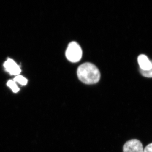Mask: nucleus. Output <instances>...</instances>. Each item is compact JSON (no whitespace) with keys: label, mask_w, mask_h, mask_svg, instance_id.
Instances as JSON below:
<instances>
[{"label":"nucleus","mask_w":152,"mask_h":152,"mask_svg":"<svg viewBox=\"0 0 152 152\" xmlns=\"http://www.w3.org/2000/svg\"><path fill=\"white\" fill-rule=\"evenodd\" d=\"M138 62L141 69L148 70L151 69V61H150L148 58L145 55L142 54L139 56L138 58Z\"/></svg>","instance_id":"obj_5"},{"label":"nucleus","mask_w":152,"mask_h":152,"mask_svg":"<svg viewBox=\"0 0 152 152\" xmlns=\"http://www.w3.org/2000/svg\"><path fill=\"white\" fill-rule=\"evenodd\" d=\"M123 152H144L142 144L137 139H132L125 143Z\"/></svg>","instance_id":"obj_3"},{"label":"nucleus","mask_w":152,"mask_h":152,"mask_svg":"<svg viewBox=\"0 0 152 152\" xmlns=\"http://www.w3.org/2000/svg\"><path fill=\"white\" fill-rule=\"evenodd\" d=\"M144 152H152V143L149 144L145 148Z\"/></svg>","instance_id":"obj_9"},{"label":"nucleus","mask_w":152,"mask_h":152,"mask_svg":"<svg viewBox=\"0 0 152 152\" xmlns=\"http://www.w3.org/2000/svg\"><path fill=\"white\" fill-rule=\"evenodd\" d=\"M83 52L77 43L72 42L69 44L66 50V56L69 61L72 63L79 61L81 59Z\"/></svg>","instance_id":"obj_2"},{"label":"nucleus","mask_w":152,"mask_h":152,"mask_svg":"<svg viewBox=\"0 0 152 152\" xmlns=\"http://www.w3.org/2000/svg\"><path fill=\"white\" fill-rule=\"evenodd\" d=\"M7 86L12 89L13 91L15 93L18 92L19 91L18 87L17 86L16 84L15 83V81L12 80H10L8 82Z\"/></svg>","instance_id":"obj_6"},{"label":"nucleus","mask_w":152,"mask_h":152,"mask_svg":"<svg viewBox=\"0 0 152 152\" xmlns=\"http://www.w3.org/2000/svg\"><path fill=\"white\" fill-rule=\"evenodd\" d=\"M152 64V61H151ZM140 73L142 75L146 77L152 78V67L151 69L148 70H143L140 69Z\"/></svg>","instance_id":"obj_8"},{"label":"nucleus","mask_w":152,"mask_h":152,"mask_svg":"<svg viewBox=\"0 0 152 152\" xmlns=\"http://www.w3.org/2000/svg\"><path fill=\"white\" fill-rule=\"evenodd\" d=\"M15 81L18 82L19 83L22 85H26L27 83L28 80L27 79L23 77V76L18 75L14 79Z\"/></svg>","instance_id":"obj_7"},{"label":"nucleus","mask_w":152,"mask_h":152,"mask_svg":"<svg viewBox=\"0 0 152 152\" xmlns=\"http://www.w3.org/2000/svg\"><path fill=\"white\" fill-rule=\"evenodd\" d=\"M77 75L81 81L88 85L97 83L101 77L99 69L90 63H84L79 66L77 70Z\"/></svg>","instance_id":"obj_1"},{"label":"nucleus","mask_w":152,"mask_h":152,"mask_svg":"<svg viewBox=\"0 0 152 152\" xmlns=\"http://www.w3.org/2000/svg\"><path fill=\"white\" fill-rule=\"evenodd\" d=\"M4 66L7 71L11 75H18L20 73L21 69L20 67L13 60L9 59L4 64Z\"/></svg>","instance_id":"obj_4"}]
</instances>
